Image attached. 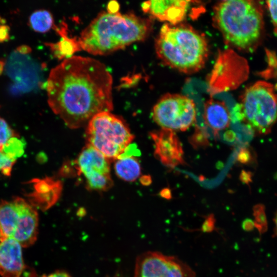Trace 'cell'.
Wrapping results in <instances>:
<instances>
[{
    "mask_svg": "<svg viewBox=\"0 0 277 277\" xmlns=\"http://www.w3.org/2000/svg\"><path fill=\"white\" fill-rule=\"evenodd\" d=\"M142 183L144 185H148L151 183V179L150 176L145 175L141 179Z\"/></svg>",
    "mask_w": 277,
    "mask_h": 277,
    "instance_id": "d6a6232c",
    "label": "cell"
},
{
    "mask_svg": "<svg viewBox=\"0 0 277 277\" xmlns=\"http://www.w3.org/2000/svg\"><path fill=\"white\" fill-rule=\"evenodd\" d=\"M38 225V217L36 210L21 198L19 217L12 239L22 247L30 246L37 239Z\"/></svg>",
    "mask_w": 277,
    "mask_h": 277,
    "instance_id": "7c38bea8",
    "label": "cell"
},
{
    "mask_svg": "<svg viewBox=\"0 0 277 277\" xmlns=\"http://www.w3.org/2000/svg\"><path fill=\"white\" fill-rule=\"evenodd\" d=\"M238 120L260 134H267L277 121V95L273 85L258 81L248 87L236 107Z\"/></svg>",
    "mask_w": 277,
    "mask_h": 277,
    "instance_id": "8992f818",
    "label": "cell"
},
{
    "mask_svg": "<svg viewBox=\"0 0 277 277\" xmlns=\"http://www.w3.org/2000/svg\"><path fill=\"white\" fill-rule=\"evenodd\" d=\"M240 178L242 181L247 183L250 180L249 175L246 172L243 171L240 175Z\"/></svg>",
    "mask_w": 277,
    "mask_h": 277,
    "instance_id": "e575fe53",
    "label": "cell"
},
{
    "mask_svg": "<svg viewBox=\"0 0 277 277\" xmlns=\"http://www.w3.org/2000/svg\"><path fill=\"white\" fill-rule=\"evenodd\" d=\"M30 27L36 32L45 33L53 26V18L51 13L46 10H38L30 16Z\"/></svg>",
    "mask_w": 277,
    "mask_h": 277,
    "instance_id": "d6986e66",
    "label": "cell"
},
{
    "mask_svg": "<svg viewBox=\"0 0 277 277\" xmlns=\"http://www.w3.org/2000/svg\"><path fill=\"white\" fill-rule=\"evenodd\" d=\"M42 277H71V276L66 271L57 270L48 274H44Z\"/></svg>",
    "mask_w": 277,
    "mask_h": 277,
    "instance_id": "f1b7e54d",
    "label": "cell"
},
{
    "mask_svg": "<svg viewBox=\"0 0 277 277\" xmlns=\"http://www.w3.org/2000/svg\"><path fill=\"white\" fill-rule=\"evenodd\" d=\"M16 50L21 54L26 55L31 53L32 49L29 46L21 45L17 47Z\"/></svg>",
    "mask_w": 277,
    "mask_h": 277,
    "instance_id": "f546056e",
    "label": "cell"
},
{
    "mask_svg": "<svg viewBox=\"0 0 277 277\" xmlns=\"http://www.w3.org/2000/svg\"><path fill=\"white\" fill-rule=\"evenodd\" d=\"M190 1L184 0H155L144 2L143 11L152 17L168 24L177 25L185 17Z\"/></svg>",
    "mask_w": 277,
    "mask_h": 277,
    "instance_id": "8fae6325",
    "label": "cell"
},
{
    "mask_svg": "<svg viewBox=\"0 0 277 277\" xmlns=\"http://www.w3.org/2000/svg\"><path fill=\"white\" fill-rule=\"evenodd\" d=\"M203 118L206 125L213 131L215 136L219 131L229 127L231 120L225 103L212 98L205 104Z\"/></svg>",
    "mask_w": 277,
    "mask_h": 277,
    "instance_id": "5bb4252c",
    "label": "cell"
},
{
    "mask_svg": "<svg viewBox=\"0 0 277 277\" xmlns=\"http://www.w3.org/2000/svg\"><path fill=\"white\" fill-rule=\"evenodd\" d=\"M9 27L6 25L0 26V42L8 41L9 38Z\"/></svg>",
    "mask_w": 277,
    "mask_h": 277,
    "instance_id": "484cf974",
    "label": "cell"
},
{
    "mask_svg": "<svg viewBox=\"0 0 277 277\" xmlns=\"http://www.w3.org/2000/svg\"><path fill=\"white\" fill-rule=\"evenodd\" d=\"M25 268L21 245L13 239L0 242V275L20 277Z\"/></svg>",
    "mask_w": 277,
    "mask_h": 277,
    "instance_id": "4fadbf2b",
    "label": "cell"
},
{
    "mask_svg": "<svg viewBox=\"0 0 277 277\" xmlns=\"http://www.w3.org/2000/svg\"><path fill=\"white\" fill-rule=\"evenodd\" d=\"M33 183V190L29 194L32 206L42 210L48 209L58 199V184L50 179L36 180Z\"/></svg>",
    "mask_w": 277,
    "mask_h": 277,
    "instance_id": "9a60e30c",
    "label": "cell"
},
{
    "mask_svg": "<svg viewBox=\"0 0 277 277\" xmlns=\"http://www.w3.org/2000/svg\"><path fill=\"white\" fill-rule=\"evenodd\" d=\"M250 159V154L246 149H241L238 153L237 160L242 163H246Z\"/></svg>",
    "mask_w": 277,
    "mask_h": 277,
    "instance_id": "4316f807",
    "label": "cell"
},
{
    "mask_svg": "<svg viewBox=\"0 0 277 277\" xmlns=\"http://www.w3.org/2000/svg\"><path fill=\"white\" fill-rule=\"evenodd\" d=\"M119 9V4L114 1L109 2L107 6V12L110 14L118 13Z\"/></svg>",
    "mask_w": 277,
    "mask_h": 277,
    "instance_id": "83f0119b",
    "label": "cell"
},
{
    "mask_svg": "<svg viewBox=\"0 0 277 277\" xmlns=\"http://www.w3.org/2000/svg\"><path fill=\"white\" fill-rule=\"evenodd\" d=\"M134 277H196L186 263L173 255L147 251L136 259Z\"/></svg>",
    "mask_w": 277,
    "mask_h": 277,
    "instance_id": "ba28073f",
    "label": "cell"
},
{
    "mask_svg": "<svg viewBox=\"0 0 277 277\" xmlns=\"http://www.w3.org/2000/svg\"><path fill=\"white\" fill-rule=\"evenodd\" d=\"M106 277H110L109 276H107ZM112 277H123L121 275H120V274H116L115 275H114V276H112Z\"/></svg>",
    "mask_w": 277,
    "mask_h": 277,
    "instance_id": "f35d334b",
    "label": "cell"
},
{
    "mask_svg": "<svg viewBox=\"0 0 277 277\" xmlns=\"http://www.w3.org/2000/svg\"><path fill=\"white\" fill-rule=\"evenodd\" d=\"M157 57L165 65L186 73L205 65L208 55L206 38L188 25L165 24L156 38Z\"/></svg>",
    "mask_w": 277,
    "mask_h": 277,
    "instance_id": "3957f363",
    "label": "cell"
},
{
    "mask_svg": "<svg viewBox=\"0 0 277 277\" xmlns=\"http://www.w3.org/2000/svg\"><path fill=\"white\" fill-rule=\"evenodd\" d=\"M112 83L102 63L72 56L51 70L46 85L48 103L68 127L78 128L96 114L113 109Z\"/></svg>",
    "mask_w": 277,
    "mask_h": 277,
    "instance_id": "6da1fadb",
    "label": "cell"
},
{
    "mask_svg": "<svg viewBox=\"0 0 277 277\" xmlns=\"http://www.w3.org/2000/svg\"><path fill=\"white\" fill-rule=\"evenodd\" d=\"M116 175L121 179L132 182L141 174V166L138 161L133 157L126 156L117 159L114 165Z\"/></svg>",
    "mask_w": 277,
    "mask_h": 277,
    "instance_id": "e0dca14e",
    "label": "cell"
},
{
    "mask_svg": "<svg viewBox=\"0 0 277 277\" xmlns=\"http://www.w3.org/2000/svg\"><path fill=\"white\" fill-rule=\"evenodd\" d=\"M20 198L0 204V242L12 238L19 214Z\"/></svg>",
    "mask_w": 277,
    "mask_h": 277,
    "instance_id": "2e32d148",
    "label": "cell"
},
{
    "mask_svg": "<svg viewBox=\"0 0 277 277\" xmlns=\"http://www.w3.org/2000/svg\"><path fill=\"white\" fill-rule=\"evenodd\" d=\"M275 231H276V232L277 233V213L275 215Z\"/></svg>",
    "mask_w": 277,
    "mask_h": 277,
    "instance_id": "8d00e7d4",
    "label": "cell"
},
{
    "mask_svg": "<svg viewBox=\"0 0 277 277\" xmlns=\"http://www.w3.org/2000/svg\"><path fill=\"white\" fill-rule=\"evenodd\" d=\"M5 66V62L3 60H0V75L3 73Z\"/></svg>",
    "mask_w": 277,
    "mask_h": 277,
    "instance_id": "d590c367",
    "label": "cell"
},
{
    "mask_svg": "<svg viewBox=\"0 0 277 277\" xmlns=\"http://www.w3.org/2000/svg\"><path fill=\"white\" fill-rule=\"evenodd\" d=\"M16 136L15 133L7 123L0 117V151L12 137Z\"/></svg>",
    "mask_w": 277,
    "mask_h": 277,
    "instance_id": "7402d4cb",
    "label": "cell"
},
{
    "mask_svg": "<svg viewBox=\"0 0 277 277\" xmlns=\"http://www.w3.org/2000/svg\"><path fill=\"white\" fill-rule=\"evenodd\" d=\"M5 21L0 17V26L4 24Z\"/></svg>",
    "mask_w": 277,
    "mask_h": 277,
    "instance_id": "74e56055",
    "label": "cell"
},
{
    "mask_svg": "<svg viewBox=\"0 0 277 277\" xmlns=\"http://www.w3.org/2000/svg\"><path fill=\"white\" fill-rule=\"evenodd\" d=\"M61 35V38L56 43H49L54 56L58 59L67 58L72 56L73 54L81 49L78 39L68 36L67 33L62 31H58Z\"/></svg>",
    "mask_w": 277,
    "mask_h": 277,
    "instance_id": "ac0fdd59",
    "label": "cell"
},
{
    "mask_svg": "<svg viewBox=\"0 0 277 277\" xmlns=\"http://www.w3.org/2000/svg\"><path fill=\"white\" fill-rule=\"evenodd\" d=\"M224 138L228 142H232L234 140L235 134L232 131H227L224 135Z\"/></svg>",
    "mask_w": 277,
    "mask_h": 277,
    "instance_id": "1f68e13d",
    "label": "cell"
},
{
    "mask_svg": "<svg viewBox=\"0 0 277 277\" xmlns=\"http://www.w3.org/2000/svg\"><path fill=\"white\" fill-rule=\"evenodd\" d=\"M75 162L78 173L84 176L90 189L106 191L112 185L110 161L91 146L86 145Z\"/></svg>",
    "mask_w": 277,
    "mask_h": 277,
    "instance_id": "9c48e42d",
    "label": "cell"
},
{
    "mask_svg": "<svg viewBox=\"0 0 277 277\" xmlns=\"http://www.w3.org/2000/svg\"><path fill=\"white\" fill-rule=\"evenodd\" d=\"M161 197L166 199L170 200L172 198V193L170 189L168 188L163 189L160 193Z\"/></svg>",
    "mask_w": 277,
    "mask_h": 277,
    "instance_id": "4dcf8cb0",
    "label": "cell"
},
{
    "mask_svg": "<svg viewBox=\"0 0 277 277\" xmlns=\"http://www.w3.org/2000/svg\"><path fill=\"white\" fill-rule=\"evenodd\" d=\"M151 29V19L132 13L103 11L83 30L78 41L81 49L93 55H106L145 39Z\"/></svg>",
    "mask_w": 277,
    "mask_h": 277,
    "instance_id": "7a4b0ae2",
    "label": "cell"
},
{
    "mask_svg": "<svg viewBox=\"0 0 277 277\" xmlns=\"http://www.w3.org/2000/svg\"><path fill=\"white\" fill-rule=\"evenodd\" d=\"M87 144L109 161L118 159L134 138L129 127L120 116L110 112L98 113L87 125Z\"/></svg>",
    "mask_w": 277,
    "mask_h": 277,
    "instance_id": "5b68a950",
    "label": "cell"
},
{
    "mask_svg": "<svg viewBox=\"0 0 277 277\" xmlns=\"http://www.w3.org/2000/svg\"><path fill=\"white\" fill-rule=\"evenodd\" d=\"M252 226V222L250 220H246L243 222V227L246 230L250 229Z\"/></svg>",
    "mask_w": 277,
    "mask_h": 277,
    "instance_id": "836d02e7",
    "label": "cell"
},
{
    "mask_svg": "<svg viewBox=\"0 0 277 277\" xmlns=\"http://www.w3.org/2000/svg\"><path fill=\"white\" fill-rule=\"evenodd\" d=\"M15 162L0 151V172L5 175H10Z\"/></svg>",
    "mask_w": 277,
    "mask_h": 277,
    "instance_id": "603a6c76",
    "label": "cell"
},
{
    "mask_svg": "<svg viewBox=\"0 0 277 277\" xmlns=\"http://www.w3.org/2000/svg\"><path fill=\"white\" fill-rule=\"evenodd\" d=\"M271 22L274 27V33L277 35V0L266 2Z\"/></svg>",
    "mask_w": 277,
    "mask_h": 277,
    "instance_id": "cb8c5ba5",
    "label": "cell"
},
{
    "mask_svg": "<svg viewBox=\"0 0 277 277\" xmlns=\"http://www.w3.org/2000/svg\"><path fill=\"white\" fill-rule=\"evenodd\" d=\"M154 144V155L165 166L174 167L184 164L182 144L174 131L163 129L150 133Z\"/></svg>",
    "mask_w": 277,
    "mask_h": 277,
    "instance_id": "30bf717a",
    "label": "cell"
},
{
    "mask_svg": "<svg viewBox=\"0 0 277 277\" xmlns=\"http://www.w3.org/2000/svg\"><path fill=\"white\" fill-rule=\"evenodd\" d=\"M213 22L226 43L239 49L251 51L263 30V13L253 1L226 0L214 8Z\"/></svg>",
    "mask_w": 277,
    "mask_h": 277,
    "instance_id": "277c9868",
    "label": "cell"
},
{
    "mask_svg": "<svg viewBox=\"0 0 277 277\" xmlns=\"http://www.w3.org/2000/svg\"><path fill=\"white\" fill-rule=\"evenodd\" d=\"M215 219L213 214L208 215L201 226L202 231L206 233L211 232L214 230Z\"/></svg>",
    "mask_w": 277,
    "mask_h": 277,
    "instance_id": "d4e9b609",
    "label": "cell"
},
{
    "mask_svg": "<svg viewBox=\"0 0 277 277\" xmlns=\"http://www.w3.org/2000/svg\"><path fill=\"white\" fill-rule=\"evenodd\" d=\"M25 142L17 136L10 138L3 147L2 151L11 160L15 161L16 159L21 156L24 152Z\"/></svg>",
    "mask_w": 277,
    "mask_h": 277,
    "instance_id": "ffe728a7",
    "label": "cell"
},
{
    "mask_svg": "<svg viewBox=\"0 0 277 277\" xmlns=\"http://www.w3.org/2000/svg\"><path fill=\"white\" fill-rule=\"evenodd\" d=\"M196 111L193 101L178 94L163 96L152 110V118L163 129L185 131L195 122Z\"/></svg>",
    "mask_w": 277,
    "mask_h": 277,
    "instance_id": "52a82bcc",
    "label": "cell"
},
{
    "mask_svg": "<svg viewBox=\"0 0 277 277\" xmlns=\"http://www.w3.org/2000/svg\"><path fill=\"white\" fill-rule=\"evenodd\" d=\"M189 142L194 148L205 147L209 145L207 132L203 128L196 127L195 131L189 138Z\"/></svg>",
    "mask_w": 277,
    "mask_h": 277,
    "instance_id": "44dd1931",
    "label": "cell"
}]
</instances>
